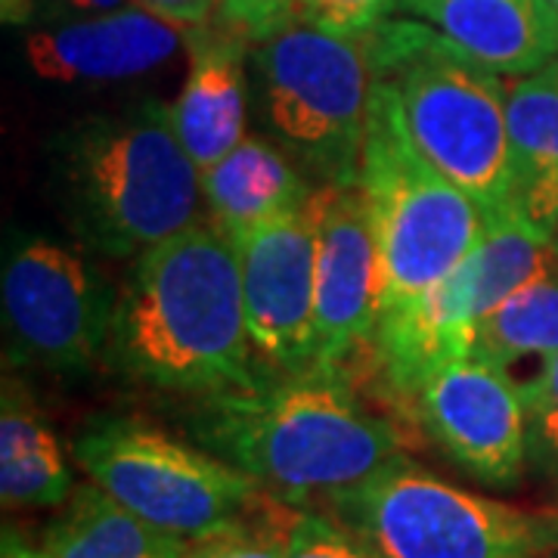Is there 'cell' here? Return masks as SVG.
I'll return each mask as SVG.
<instances>
[{"instance_id": "1", "label": "cell", "mask_w": 558, "mask_h": 558, "mask_svg": "<svg viewBox=\"0 0 558 558\" xmlns=\"http://www.w3.org/2000/svg\"><path fill=\"white\" fill-rule=\"evenodd\" d=\"M102 363L121 379L186 400L270 376L248 339L240 255L211 220L131 260Z\"/></svg>"}, {"instance_id": "2", "label": "cell", "mask_w": 558, "mask_h": 558, "mask_svg": "<svg viewBox=\"0 0 558 558\" xmlns=\"http://www.w3.org/2000/svg\"><path fill=\"white\" fill-rule=\"evenodd\" d=\"M183 425L208 453L295 506L351 487L407 453L403 425L366 403L351 366H311L190 398Z\"/></svg>"}, {"instance_id": "3", "label": "cell", "mask_w": 558, "mask_h": 558, "mask_svg": "<svg viewBox=\"0 0 558 558\" xmlns=\"http://www.w3.org/2000/svg\"><path fill=\"white\" fill-rule=\"evenodd\" d=\"M62 218L81 245L134 260L202 220V171L171 102L140 100L72 121L50 146Z\"/></svg>"}, {"instance_id": "4", "label": "cell", "mask_w": 558, "mask_h": 558, "mask_svg": "<svg viewBox=\"0 0 558 558\" xmlns=\"http://www.w3.org/2000/svg\"><path fill=\"white\" fill-rule=\"evenodd\" d=\"M363 38L373 78L395 94L418 153L478 202L484 220L515 215L502 75L410 16Z\"/></svg>"}, {"instance_id": "5", "label": "cell", "mask_w": 558, "mask_h": 558, "mask_svg": "<svg viewBox=\"0 0 558 558\" xmlns=\"http://www.w3.org/2000/svg\"><path fill=\"white\" fill-rule=\"evenodd\" d=\"M248 69L264 137L314 186H357L373 97L366 38L295 22L255 40Z\"/></svg>"}, {"instance_id": "6", "label": "cell", "mask_w": 558, "mask_h": 558, "mask_svg": "<svg viewBox=\"0 0 558 558\" xmlns=\"http://www.w3.org/2000/svg\"><path fill=\"white\" fill-rule=\"evenodd\" d=\"M360 186L379 245V317L432 292L484 233L478 202L418 153L379 78H373Z\"/></svg>"}, {"instance_id": "7", "label": "cell", "mask_w": 558, "mask_h": 558, "mask_svg": "<svg viewBox=\"0 0 558 558\" xmlns=\"http://www.w3.org/2000/svg\"><path fill=\"white\" fill-rule=\"evenodd\" d=\"M376 558H543L558 509L524 512L438 478L407 453L319 499Z\"/></svg>"}, {"instance_id": "8", "label": "cell", "mask_w": 558, "mask_h": 558, "mask_svg": "<svg viewBox=\"0 0 558 558\" xmlns=\"http://www.w3.org/2000/svg\"><path fill=\"white\" fill-rule=\"evenodd\" d=\"M72 453L109 497L178 539L233 524L270 494L227 459L143 418H97L81 432Z\"/></svg>"}, {"instance_id": "9", "label": "cell", "mask_w": 558, "mask_h": 558, "mask_svg": "<svg viewBox=\"0 0 558 558\" xmlns=\"http://www.w3.org/2000/svg\"><path fill=\"white\" fill-rule=\"evenodd\" d=\"M7 360L47 373H84L100 363L116 289L90 260L44 236H20L3 255Z\"/></svg>"}, {"instance_id": "10", "label": "cell", "mask_w": 558, "mask_h": 558, "mask_svg": "<svg viewBox=\"0 0 558 558\" xmlns=\"http://www.w3.org/2000/svg\"><path fill=\"white\" fill-rule=\"evenodd\" d=\"M400 416L472 478L512 487L527 465V413L519 379L478 357L432 369Z\"/></svg>"}, {"instance_id": "11", "label": "cell", "mask_w": 558, "mask_h": 558, "mask_svg": "<svg viewBox=\"0 0 558 558\" xmlns=\"http://www.w3.org/2000/svg\"><path fill=\"white\" fill-rule=\"evenodd\" d=\"M317 190L311 202L236 242L245 326L270 376L317 366Z\"/></svg>"}, {"instance_id": "12", "label": "cell", "mask_w": 558, "mask_h": 558, "mask_svg": "<svg viewBox=\"0 0 558 558\" xmlns=\"http://www.w3.org/2000/svg\"><path fill=\"white\" fill-rule=\"evenodd\" d=\"M317 366H351L379 323V245L363 186H317Z\"/></svg>"}, {"instance_id": "13", "label": "cell", "mask_w": 558, "mask_h": 558, "mask_svg": "<svg viewBox=\"0 0 558 558\" xmlns=\"http://www.w3.org/2000/svg\"><path fill=\"white\" fill-rule=\"evenodd\" d=\"M186 44L190 28L134 3L32 32L25 38V62L50 84H116L159 72Z\"/></svg>"}, {"instance_id": "14", "label": "cell", "mask_w": 558, "mask_h": 558, "mask_svg": "<svg viewBox=\"0 0 558 558\" xmlns=\"http://www.w3.org/2000/svg\"><path fill=\"white\" fill-rule=\"evenodd\" d=\"M190 69L171 102V119L183 149L205 171L220 161L248 128L252 106V40L227 22L190 28Z\"/></svg>"}, {"instance_id": "15", "label": "cell", "mask_w": 558, "mask_h": 558, "mask_svg": "<svg viewBox=\"0 0 558 558\" xmlns=\"http://www.w3.org/2000/svg\"><path fill=\"white\" fill-rule=\"evenodd\" d=\"M400 16L428 22L459 50L509 78L558 57V10L549 0H407Z\"/></svg>"}, {"instance_id": "16", "label": "cell", "mask_w": 558, "mask_h": 558, "mask_svg": "<svg viewBox=\"0 0 558 558\" xmlns=\"http://www.w3.org/2000/svg\"><path fill=\"white\" fill-rule=\"evenodd\" d=\"M314 190L317 186L274 140L252 134H245L223 159L202 171L208 220L233 245L264 223L301 211Z\"/></svg>"}, {"instance_id": "17", "label": "cell", "mask_w": 558, "mask_h": 558, "mask_svg": "<svg viewBox=\"0 0 558 558\" xmlns=\"http://www.w3.org/2000/svg\"><path fill=\"white\" fill-rule=\"evenodd\" d=\"M512 211L543 236L558 227V62L506 87Z\"/></svg>"}, {"instance_id": "18", "label": "cell", "mask_w": 558, "mask_h": 558, "mask_svg": "<svg viewBox=\"0 0 558 558\" xmlns=\"http://www.w3.org/2000/svg\"><path fill=\"white\" fill-rule=\"evenodd\" d=\"M75 494L72 472L47 418L20 381H3L0 499L7 509H53Z\"/></svg>"}, {"instance_id": "19", "label": "cell", "mask_w": 558, "mask_h": 558, "mask_svg": "<svg viewBox=\"0 0 558 558\" xmlns=\"http://www.w3.org/2000/svg\"><path fill=\"white\" fill-rule=\"evenodd\" d=\"M44 553L50 558H180L183 539L153 527L90 481L47 527Z\"/></svg>"}, {"instance_id": "20", "label": "cell", "mask_w": 558, "mask_h": 558, "mask_svg": "<svg viewBox=\"0 0 558 558\" xmlns=\"http://www.w3.org/2000/svg\"><path fill=\"white\" fill-rule=\"evenodd\" d=\"M553 354H558V264L497 304L475 326L472 339V357L499 366L509 376L521 363L537 360L543 366Z\"/></svg>"}, {"instance_id": "21", "label": "cell", "mask_w": 558, "mask_h": 558, "mask_svg": "<svg viewBox=\"0 0 558 558\" xmlns=\"http://www.w3.org/2000/svg\"><path fill=\"white\" fill-rule=\"evenodd\" d=\"M299 512L295 502L267 494L240 521L223 524L205 537L183 539L180 558H286Z\"/></svg>"}, {"instance_id": "22", "label": "cell", "mask_w": 558, "mask_h": 558, "mask_svg": "<svg viewBox=\"0 0 558 558\" xmlns=\"http://www.w3.org/2000/svg\"><path fill=\"white\" fill-rule=\"evenodd\" d=\"M521 391L527 413V462L558 478V354L546 360Z\"/></svg>"}, {"instance_id": "23", "label": "cell", "mask_w": 558, "mask_h": 558, "mask_svg": "<svg viewBox=\"0 0 558 558\" xmlns=\"http://www.w3.org/2000/svg\"><path fill=\"white\" fill-rule=\"evenodd\" d=\"M286 558H376L344 524L326 512L301 509Z\"/></svg>"}, {"instance_id": "24", "label": "cell", "mask_w": 558, "mask_h": 558, "mask_svg": "<svg viewBox=\"0 0 558 558\" xmlns=\"http://www.w3.org/2000/svg\"><path fill=\"white\" fill-rule=\"evenodd\" d=\"M407 0H311L307 20L344 38H363L403 13Z\"/></svg>"}, {"instance_id": "25", "label": "cell", "mask_w": 558, "mask_h": 558, "mask_svg": "<svg viewBox=\"0 0 558 558\" xmlns=\"http://www.w3.org/2000/svg\"><path fill=\"white\" fill-rule=\"evenodd\" d=\"M307 10H311V0H223L220 20L255 44L295 22H304Z\"/></svg>"}, {"instance_id": "26", "label": "cell", "mask_w": 558, "mask_h": 558, "mask_svg": "<svg viewBox=\"0 0 558 558\" xmlns=\"http://www.w3.org/2000/svg\"><path fill=\"white\" fill-rule=\"evenodd\" d=\"M137 3L143 10L183 28H199V25L215 22L223 7V0H137Z\"/></svg>"}, {"instance_id": "27", "label": "cell", "mask_w": 558, "mask_h": 558, "mask_svg": "<svg viewBox=\"0 0 558 558\" xmlns=\"http://www.w3.org/2000/svg\"><path fill=\"white\" fill-rule=\"evenodd\" d=\"M137 0H47V13L50 16H69V20H81V16H100V13H116L124 7H134Z\"/></svg>"}, {"instance_id": "28", "label": "cell", "mask_w": 558, "mask_h": 558, "mask_svg": "<svg viewBox=\"0 0 558 558\" xmlns=\"http://www.w3.org/2000/svg\"><path fill=\"white\" fill-rule=\"evenodd\" d=\"M35 0H0V13H3V22H25L32 13H35Z\"/></svg>"}, {"instance_id": "29", "label": "cell", "mask_w": 558, "mask_h": 558, "mask_svg": "<svg viewBox=\"0 0 558 558\" xmlns=\"http://www.w3.org/2000/svg\"><path fill=\"white\" fill-rule=\"evenodd\" d=\"M0 558H50V556H47L44 549L38 553V549L25 546L16 534H10V531H7V534H3V556Z\"/></svg>"}, {"instance_id": "30", "label": "cell", "mask_w": 558, "mask_h": 558, "mask_svg": "<svg viewBox=\"0 0 558 558\" xmlns=\"http://www.w3.org/2000/svg\"><path fill=\"white\" fill-rule=\"evenodd\" d=\"M553 242H556V252H558V227H556V233H553Z\"/></svg>"}, {"instance_id": "31", "label": "cell", "mask_w": 558, "mask_h": 558, "mask_svg": "<svg viewBox=\"0 0 558 558\" xmlns=\"http://www.w3.org/2000/svg\"><path fill=\"white\" fill-rule=\"evenodd\" d=\"M549 3H553V7H556V10H558V0H549Z\"/></svg>"}, {"instance_id": "32", "label": "cell", "mask_w": 558, "mask_h": 558, "mask_svg": "<svg viewBox=\"0 0 558 558\" xmlns=\"http://www.w3.org/2000/svg\"><path fill=\"white\" fill-rule=\"evenodd\" d=\"M556 509H558V490H556Z\"/></svg>"}, {"instance_id": "33", "label": "cell", "mask_w": 558, "mask_h": 558, "mask_svg": "<svg viewBox=\"0 0 558 558\" xmlns=\"http://www.w3.org/2000/svg\"><path fill=\"white\" fill-rule=\"evenodd\" d=\"M556 62H558V57H556Z\"/></svg>"}]
</instances>
